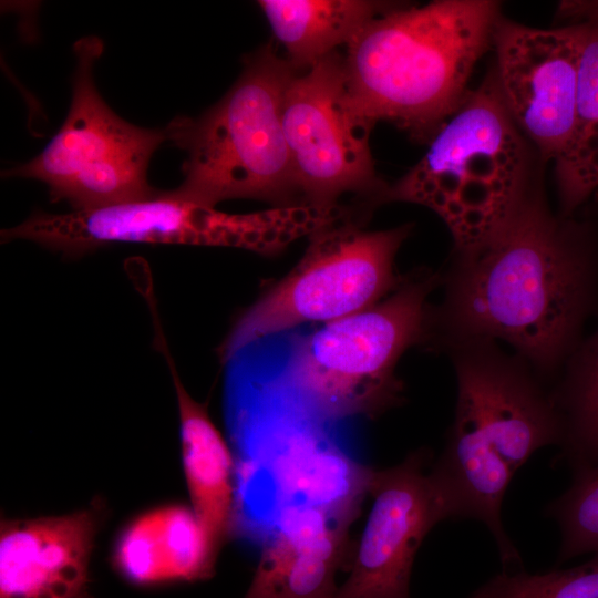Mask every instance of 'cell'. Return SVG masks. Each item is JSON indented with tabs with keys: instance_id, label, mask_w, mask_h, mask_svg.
<instances>
[{
	"instance_id": "obj_2",
	"label": "cell",
	"mask_w": 598,
	"mask_h": 598,
	"mask_svg": "<svg viewBox=\"0 0 598 598\" xmlns=\"http://www.w3.org/2000/svg\"><path fill=\"white\" fill-rule=\"evenodd\" d=\"M227 419L235 462L230 534L260 546L288 518L320 512L350 526L373 468L352 456L336 424L262 377L234 382Z\"/></svg>"
},
{
	"instance_id": "obj_11",
	"label": "cell",
	"mask_w": 598,
	"mask_h": 598,
	"mask_svg": "<svg viewBox=\"0 0 598 598\" xmlns=\"http://www.w3.org/2000/svg\"><path fill=\"white\" fill-rule=\"evenodd\" d=\"M369 495L372 506L349 576L333 598H410L416 553L436 524L456 518L454 504L425 450L373 470Z\"/></svg>"
},
{
	"instance_id": "obj_14",
	"label": "cell",
	"mask_w": 598,
	"mask_h": 598,
	"mask_svg": "<svg viewBox=\"0 0 598 598\" xmlns=\"http://www.w3.org/2000/svg\"><path fill=\"white\" fill-rule=\"evenodd\" d=\"M107 514L101 497L72 513L2 518L0 598H79Z\"/></svg>"
},
{
	"instance_id": "obj_19",
	"label": "cell",
	"mask_w": 598,
	"mask_h": 598,
	"mask_svg": "<svg viewBox=\"0 0 598 598\" xmlns=\"http://www.w3.org/2000/svg\"><path fill=\"white\" fill-rule=\"evenodd\" d=\"M258 4L296 71L347 45L368 22L395 6L368 0H261Z\"/></svg>"
},
{
	"instance_id": "obj_3",
	"label": "cell",
	"mask_w": 598,
	"mask_h": 598,
	"mask_svg": "<svg viewBox=\"0 0 598 598\" xmlns=\"http://www.w3.org/2000/svg\"><path fill=\"white\" fill-rule=\"evenodd\" d=\"M501 18L499 3L489 0L395 4L346 45L354 103L374 124L390 122L429 143L470 92Z\"/></svg>"
},
{
	"instance_id": "obj_1",
	"label": "cell",
	"mask_w": 598,
	"mask_h": 598,
	"mask_svg": "<svg viewBox=\"0 0 598 598\" xmlns=\"http://www.w3.org/2000/svg\"><path fill=\"white\" fill-rule=\"evenodd\" d=\"M597 299L592 228L554 215L537 187L486 240L456 252L440 318L450 346L504 341L547 375L579 344Z\"/></svg>"
},
{
	"instance_id": "obj_13",
	"label": "cell",
	"mask_w": 598,
	"mask_h": 598,
	"mask_svg": "<svg viewBox=\"0 0 598 598\" xmlns=\"http://www.w3.org/2000/svg\"><path fill=\"white\" fill-rule=\"evenodd\" d=\"M244 214L198 204L177 189L103 207L64 214L35 212L3 229L1 240L24 239L66 257H80L114 243L221 246L244 248Z\"/></svg>"
},
{
	"instance_id": "obj_16",
	"label": "cell",
	"mask_w": 598,
	"mask_h": 598,
	"mask_svg": "<svg viewBox=\"0 0 598 598\" xmlns=\"http://www.w3.org/2000/svg\"><path fill=\"white\" fill-rule=\"evenodd\" d=\"M218 554L190 506L173 504L138 515L123 529L113 565L136 586L193 582L214 575Z\"/></svg>"
},
{
	"instance_id": "obj_23",
	"label": "cell",
	"mask_w": 598,
	"mask_h": 598,
	"mask_svg": "<svg viewBox=\"0 0 598 598\" xmlns=\"http://www.w3.org/2000/svg\"><path fill=\"white\" fill-rule=\"evenodd\" d=\"M79 598H95V597L91 595L87 590H85Z\"/></svg>"
},
{
	"instance_id": "obj_21",
	"label": "cell",
	"mask_w": 598,
	"mask_h": 598,
	"mask_svg": "<svg viewBox=\"0 0 598 598\" xmlns=\"http://www.w3.org/2000/svg\"><path fill=\"white\" fill-rule=\"evenodd\" d=\"M467 598H598V554L567 569L538 574L503 570Z\"/></svg>"
},
{
	"instance_id": "obj_18",
	"label": "cell",
	"mask_w": 598,
	"mask_h": 598,
	"mask_svg": "<svg viewBox=\"0 0 598 598\" xmlns=\"http://www.w3.org/2000/svg\"><path fill=\"white\" fill-rule=\"evenodd\" d=\"M565 19L585 22L574 132L555 163L561 215L570 217L598 189V1L564 2Z\"/></svg>"
},
{
	"instance_id": "obj_9",
	"label": "cell",
	"mask_w": 598,
	"mask_h": 598,
	"mask_svg": "<svg viewBox=\"0 0 598 598\" xmlns=\"http://www.w3.org/2000/svg\"><path fill=\"white\" fill-rule=\"evenodd\" d=\"M450 347L457 398L443 455L513 478L536 451L561 445L563 420L553 394L525 361L489 340Z\"/></svg>"
},
{
	"instance_id": "obj_7",
	"label": "cell",
	"mask_w": 598,
	"mask_h": 598,
	"mask_svg": "<svg viewBox=\"0 0 598 598\" xmlns=\"http://www.w3.org/2000/svg\"><path fill=\"white\" fill-rule=\"evenodd\" d=\"M104 50L94 35L78 40L72 99L64 123L31 161L3 173L47 185L51 200L84 210L153 195L150 161L167 141L164 130L145 128L120 117L103 100L94 66Z\"/></svg>"
},
{
	"instance_id": "obj_15",
	"label": "cell",
	"mask_w": 598,
	"mask_h": 598,
	"mask_svg": "<svg viewBox=\"0 0 598 598\" xmlns=\"http://www.w3.org/2000/svg\"><path fill=\"white\" fill-rule=\"evenodd\" d=\"M348 529L320 512L289 518L261 545L243 598H333L337 574L350 566L354 549Z\"/></svg>"
},
{
	"instance_id": "obj_8",
	"label": "cell",
	"mask_w": 598,
	"mask_h": 598,
	"mask_svg": "<svg viewBox=\"0 0 598 598\" xmlns=\"http://www.w3.org/2000/svg\"><path fill=\"white\" fill-rule=\"evenodd\" d=\"M336 223L311 235L299 264L238 319L220 351L225 360L297 326L368 309L402 283L394 261L410 226L370 231Z\"/></svg>"
},
{
	"instance_id": "obj_5",
	"label": "cell",
	"mask_w": 598,
	"mask_h": 598,
	"mask_svg": "<svg viewBox=\"0 0 598 598\" xmlns=\"http://www.w3.org/2000/svg\"><path fill=\"white\" fill-rule=\"evenodd\" d=\"M295 71L266 44L245 59L240 75L216 104L168 123L167 141L186 154L176 188L183 196L209 207L239 198L302 204L282 124Z\"/></svg>"
},
{
	"instance_id": "obj_10",
	"label": "cell",
	"mask_w": 598,
	"mask_h": 598,
	"mask_svg": "<svg viewBox=\"0 0 598 598\" xmlns=\"http://www.w3.org/2000/svg\"><path fill=\"white\" fill-rule=\"evenodd\" d=\"M282 124L302 204L333 207L347 193H381L370 148L374 123L354 103L337 51L295 71Z\"/></svg>"
},
{
	"instance_id": "obj_12",
	"label": "cell",
	"mask_w": 598,
	"mask_h": 598,
	"mask_svg": "<svg viewBox=\"0 0 598 598\" xmlns=\"http://www.w3.org/2000/svg\"><path fill=\"white\" fill-rule=\"evenodd\" d=\"M585 22L540 29L509 21L496 24L493 75L512 120L539 158L554 164L574 132Z\"/></svg>"
},
{
	"instance_id": "obj_20",
	"label": "cell",
	"mask_w": 598,
	"mask_h": 598,
	"mask_svg": "<svg viewBox=\"0 0 598 598\" xmlns=\"http://www.w3.org/2000/svg\"><path fill=\"white\" fill-rule=\"evenodd\" d=\"M566 368L553 398L564 427L560 458L575 473L598 463V329L579 342Z\"/></svg>"
},
{
	"instance_id": "obj_4",
	"label": "cell",
	"mask_w": 598,
	"mask_h": 598,
	"mask_svg": "<svg viewBox=\"0 0 598 598\" xmlns=\"http://www.w3.org/2000/svg\"><path fill=\"white\" fill-rule=\"evenodd\" d=\"M534 153L491 72L382 198L431 209L448 228L456 252L466 251L486 240L538 187Z\"/></svg>"
},
{
	"instance_id": "obj_22",
	"label": "cell",
	"mask_w": 598,
	"mask_h": 598,
	"mask_svg": "<svg viewBox=\"0 0 598 598\" xmlns=\"http://www.w3.org/2000/svg\"><path fill=\"white\" fill-rule=\"evenodd\" d=\"M560 530L559 563L598 554V463L573 473L568 489L545 509Z\"/></svg>"
},
{
	"instance_id": "obj_6",
	"label": "cell",
	"mask_w": 598,
	"mask_h": 598,
	"mask_svg": "<svg viewBox=\"0 0 598 598\" xmlns=\"http://www.w3.org/2000/svg\"><path fill=\"white\" fill-rule=\"evenodd\" d=\"M436 281L433 274L402 281L377 305L293 337L264 379L331 423L396 403L402 388L395 367L424 333Z\"/></svg>"
},
{
	"instance_id": "obj_17",
	"label": "cell",
	"mask_w": 598,
	"mask_h": 598,
	"mask_svg": "<svg viewBox=\"0 0 598 598\" xmlns=\"http://www.w3.org/2000/svg\"><path fill=\"white\" fill-rule=\"evenodd\" d=\"M154 319L156 342L165 355L176 395L181 460L190 508L219 551L230 534L235 496L234 455L207 408L187 392L159 330L157 317Z\"/></svg>"
}]
</instances>
